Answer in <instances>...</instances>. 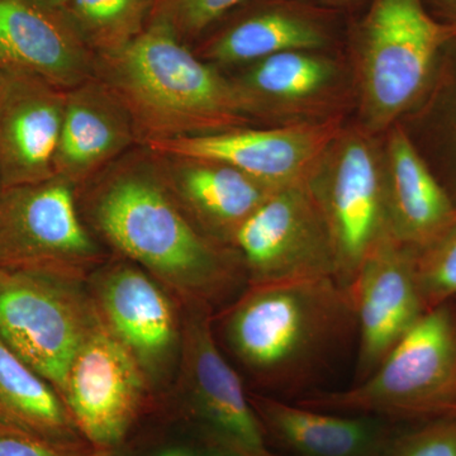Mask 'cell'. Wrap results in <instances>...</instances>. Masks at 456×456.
I'll use <instances>...</instances> for the list:
<instances>
[{
    "instance_id": "7402d4cb",
    "label": "cell",
    "mask_w": 456,
    "mask_h": 456,
    "mask_svg": "<svg viewBox=\"0 0 456 456\" xmlns=\"http://www.w3.org/2000/svg\"><path fill=\"white\" fill-rule=\"evenodd\" d=\"M325 44V32L314 20L290 11H272L232 27L209 53L221 64H241L287 51H312Z\"/></svg>"
},
{
    "instance_id": "1f68e13d",
    "label": "cell",
    "mask_w": 456,
    "mask_h": 456,
    "mask_svg": "<svg viewBox=\"0 0 456 456\" xmlns=\"http://www.w3.org/2000/svg\"><path fill=\"white\" fill-rule=\"evenodd\" d=\"M35 2L41 3V4L47 5V7H57V5L64 4L66 0H35Z\"/></svg>"
},
{
    "instance_id": "7a4b0ae2",
    "label": "cell",
    "mask_w": 456,
    "mask_h": 456,
    "mask_svg": "<svg viewBox=\"0 0 456 456\" xmlns=\"http://www.w3.org/2000/svg\"><path fill=\"white\" fill-rule=\"evenodd\" d=\"M222 314L227 349L283 397L314 383L358 335L349 289L331 277L248 284Z\"/></svg>"
},
{
    "instance_id": "9a60e30c",
    "label": "cell",
    "mask_w": 456,
    "mask_h": 456,
    "mask_svg": "<svg viewBox=\"0 0 456 456\" xmlns=\"http://www.w3.org/2000/svg\"><path fill=\"white\" fill-rule=\"evenodd\" d=\"M65 90L35 75L0 69V179L3 189L56 176Z\"/></svg>"
},
{
    "instance_id": "5b68a950",
    "label": "cell",
    "mask_w": 456,
    "mask_h": 456,
    "mask_svg": "<svg viewBox=\"0 0 456 456\" xmlns=\"http://www.w3.org/2000/svg\"><path fill=\"white\" fill-rule=\"evenodd\" d=\"M455 38L456 26L432 16L425 0H373L359 32L362 112L371 128L416 110Z\"/></svg>"
},
{
    "instance_id": "5bb4252c",
    "label": "cell",
    "mask_w": 456,
    "mask_h": 456,
    "mask_svg": "<svg viewBox=\"0 0 456 456\" xmlns=\"http://www.w3.org/2000/svg\"><path fill=\"white\" fill-rule=\"evenodd\" d=\"M349 292L358 323L359 383L428 312L417 281L415 250L386 233L362 260Z\"/></svg>"
},
{
    "instance_id": "d4e9b609",
    "label": "cell",
    "mask_w": 456,
    "mask_h": 456,
    "mask_svg": "<svg viewBox=\"0 0 456 456\" xmlns=\"http://www.w3.org/2000/svg\"><path fill=\"white\" fill-rule=\"evenodd\" d=\"M415 265L428 311L456 299V224L434 244L415 251Z\"/></svg>"
},
{
    "instance_id": "83f0119b",
    "label": "cell",
    "mask_w": 456,
    "mask_h": 456,
    "mask_svg": "<svg viewBox=\"0 0 456 456\" xmlns=\"http://www.w3.org/2000/svg\"><path fill=\"white\" fill-rule=\"evenodd\" d=\"M242 0H169L176 25L184 31H202Z\"/></svg>"
},
{
    "instance_id": "4316f807",
    "label": "cell",
    "mask_w": 456,
    "mask_h": 456,
    "mask_svg": "<svg viewBox=\"0 0 456 456\" xmlns=\"http://www.w3.org/2000/svg\"><path fill=\"white\" fill-rule=\"evenodd\" d=\"M113 452L86 448H69L36 439L20 432L0 428V456H108Z\"/></svg>"
},
{
    "instance_id": "cb8c5ba5",
    "label": "cell",
    "mask_w": 456,
    "mask_h": 456,
    "mask_svg": "<svg viewBox=\"0 0 456 456\" xmlns=\"http://www.w3.org/2000/svg\"><path fill=\"white\" fill-rule=\"evenodd\" d=\"M430 126L431 165L456 203V38L444 53L421 103Z\"/></svg>"
},
{
    "instance_id": "3957f363",
    "label": "cell",
    "mask_w": 456,
    "mask_h": 456,
    "mask_svg": "<svg viewBox=\"0 0 456 456\" xmlns=\"http://www.w3.org/2000/svg\"><path fill=\"white\" fill-rule=\"evenodd\" d=\"M102 83L146 143L235 130L259 104L185 49L171 29L154 28L107 56Z\"/></svg>"
},
{
    "instance_id": "4fadbf2b",
    "label": "cell",
    "mask_w": 456,
    "mask_h": 456,
    "mask_svg": "<svg viewBox=\"0 0 456 456\" xmlns=\"http://www.w3.org/2000/svg\"><path fill=\"white\" fill-rule=\"evenodd\" d=\"M90 294L110 331L130 351L150 386H161L179 368L183 314L167 288L131 263L95 273Z\"/></svg>"
},
{
    "instance_id": "9c48e42d",
    "label": "cell",
    "mask_w": 456,
    "mask_h": 456,
    "mask_svg": "<svg viewBox=\"0 0 456 456\" xmlns=\"http://www.w3.org/2000/svg\"><path fill=\"white\" fill-rule=\"evenodd\" d=\"M231 246L248 284L335 279L331 237L310 182L275 191L237 228Z\"/></svg>"
},
{
    "instance_id": "ba28073f",
    "label": "cell",
    "mask_w": 456,
    "mask_h": 456,
    "mask_svg": "<svg viewBox=\"0 0 456 456\" xmlns=\"http://www.w3.org/2000/svg\"><path fill=\"white\" fill-rule=\"evenodd\" d=\"M74 185L53 176L8 188L0 196V269L41 270L83 277L101 259L80 221Z\"/></svg>"
},
{
    "instance_id": "d6a6232c",
    "label": "cell",
    "mask_w": 456,
    "mask_h": 456,
    "mask_svg": "<svg viewBox=\"0 0 456 456\" xmlns=\"http://www.w3.org/2000/svg\"><path fill=\"white\" fill-rule=\"evenodd\" d=\"M221 456H246V455L241 454V452H235V450L227 449V450H224V454H222Z\"/></svg>"
},
{
    "instance_id": "7c38bea8",
    "label": "cell",
    "mask_w": 456,
    "mask_h": 456,
    "mask_svg": "<svg viewBox=\"0 0 456 456\" xmlns=\"http://www.w3.org/2000/svg\"><path fill=\"white\" fill-rule=\"evenodd\" d=\"M340 136V125L331 119L270 130L235 128L154 141L147 146L167 159L228 165L269 187L281 189L310 182Z\"/></svg>"
},
{
    "instance_id": "836d02e7",
    "label": "cell",
    "mask_w": 456,
    "mask_h": 456,
    "mask_svg": "<svg viewBox=\"0 0 456 456\" xmlns=\"http://www.w3.org/2000/svg\"><path fill=\"white\" fill-rule=\"evenodd\" d=\"M108 456H127V455L121 454V452H117V450H116V452H110V455H108Z\"/></svg>"
},
{
    "instance_id": "52a82bcc",
    "label": "cell",
    "mask_w": 456,
    "mask_h": 456,
    "mask_svg": "<svg viewBox=\"0 0 456 456\" xmlns=\"http://www.w3.org/2000/svg\"><path fill=\"white\" fill-rule=\"evenodd\" d=\"M325 160L326 173H314L310 188L331 237L336 281L349 289L369 251L391 232L386 173L373 143L362 134L340 136Z\"/></svg>"
},
{
    "instance_id": "277c9868",
    "label": "cell",
    "mask_w": 456,
    "mask_h": 456,
    "mask_svg": "<svg viewBox=\"0 0 456 456\" xmlns=\"http://www.w3.org/2000/svg\"><path fill=\"white\" fill-rule=\"evenodd\" d=\"M297 403L389 421L455 416L456 299L426 312L362 382L342 391L310 393Z\"/></svg>"
},
{
    "instance_id": "2e32d148",
    "label": "cell",
    "mask_w": 456,
    "mask_h": 456,
    "mask_svg": "<svg viewBox=\"0 0 456 456\" xmlns=\"http://www.w3.org/2000/svg\"><path fill=\"white\" fill-rule=\"evenodd\" d=\"M251 403L265 435L292 456H386L392 421L362 413H336L254 395Z\"/></svg>"
},
{
    "instance_id": "e0dca14e",
    "label": "cell",
    "mask_w": 456,
    "mask_h": 456,
    "mask_svg": "<svg viewBox=\"0 0 456 456\" xmlns=\"http://www.w3.org/2000/svg\"><path fill=\"white\" fill-rule=\"evenodd\" d=\"M386 191L389 231L419 251L456 224V203L412 136L402 126L389 134Z\"/></svg>"
},
{
    "instance_id": "44dd1931",
    "label": "cell",
    "mask_w": 456,
    "mask_h": 456,
    "mask_svg": "<svg viewBox=\"0 0 456 456\" xmlns=\"http://www.w3.org/2000/svg\"><path fill=\"white\" fill-rule=\"evenodd\" d=\"M0 428L69 448L90 446L55 387L23 362L2 336Z\"/></svg>"
},
{
    "instance_id": "30bf717a",
    "label": "cell",
    "mask_w": 456,
    "mask_h": 456,
    "mask_svg": "<svg viewBox=\"0 0 456 456\" xmlns=\"http://www.w3.org/2000/svg\"><path fill=\"white\" fill-rule=\"evenodd\" d=\"M150 387L139 362L99 314L75 354L61 398L90 446L116 452L139 419Z\"/></svg>"
},
{
    "instance_id": "8992f818",
    "label": "cell",
    "mask_w": 456,
    "mask_h": 456,
    "mask_svg": "<svg viewBox=\"0 0 456 456\" xmlns=\"http://www.w3.org/2000/svg\"><path fill=\"white\" fill-rule=\"evenodd\" d=\"M98 317L80 275L0 269V336L60 395Z\"/></svg>"
},
{
    "instance_id": "484cf974",
    "label": "cell",
    "mask_w": 456,
    "mask_h": 456,
    "mask_svg": "<svg viewBox=\"0 0 456 456\" xmlns=\"http://www.w3.org/2000/svg\"><path fill=\"white\" fill-rule=\"evenodd\" d=\"M386 456H456V415L419 421L395 434Z\"/></svg>"
},
{
    "instance_id": "d590c367",
    "label": "cell",
    "mask_w": 456,
    "mask_h": 456,
    "mask_svg": "<svg viewBox=\"0 0 456 456\" xmlns=\"http://www.w3.org/2000/svg\"><path fill=\"white\" fill-rule=\"evenodd\" d=\"M330 2H346V0H330Z\"/></svg>"
},
{
    "instance_id": "603a6c76",
    "label": "cell",
    "mask_w": 456,
    "mask_h": 456,
    "mask_svg": "<svg viewBox=\"0 0 456 456\" xmlns=\"http://www.w3.org/2000/svg\"><path fill=\"white\" fill-rule=\"evenodd\" d=\"M335 69L311 51H287L255 62L240 84L257 102L302 101L314 97L331 83Z\"/></svg>"
},
{
    "instance_id": "ffe728a7",
    "label": "cell",
    "mask_w": 456,
    "mask_h": 456,
    "mask_svg": "<svg viewBox=\"0 0 456 456\" xmlns=\"http://www.w3.org/2000/svg\"><path fill=\"white\" fill-rule=\"evenodd\" d=\"M173 160L178 161L174 194L198 226L224 245H231L237 228L279 191L228 165Z\"/></svg>"
},
{
    "instance_id": "d6986e66",
    "label": "cell",
    "mask_w": 456,
    "mask_h": 456,
    "mask_svg": "<svg viewBox=\"0 0 456 456\" xmlns=\"http://www.w3.org/2000/svg\"><path fill=\"white\" fill-rule=\"evenodd\" d=\"M136 132L130 116L103 83L88 82L66 94L55 159L56 176L86 182L125 151Z\"/></svg>"
},
{
    "instance_id": "6da1fadb",
    "label": "cell",
    "mask_w": 456,
    "mask_h": 456,
    "mask_svg": "<svg viewBox=\"0 0 456 456\" xmlns=\"http://www.w3.org/2000/svg\"><path fill=\"white\" fill-rule=\"evenodd\" d=\"M95 226L119 253L184 303L230 305L248 287L241 257L194 224L173 189L143 169L117 171L93 203Z\"/></svg>"
},
{
    "instance_id": "8fae6325",
    "label": "cell",
    "mask_w": 456,
    "mask_h": 456,
    "mask_svg": "<svg viewBox=\"0 0 456 456\" xmlns=\"http://www.w3.org/2000/svg\"><path fill=\"white\" fill-rule=\"evenodd\" d=\"M213 310L183 305L180 375L189 408L209 436L246 456H275L236 369L213 334Z\"/></svg>"
},
{
    "instance_id": "f546056e",
    "label": "cell",
    "mask_w": 456,
    "mask_h": 456,
    "mask_svg": "<svg viewBox=\"0 0 456 456\" xmlns=\"http://www.w3.org/2000/svg\"><path fill=\"white\" fill-rule=\"evenodd\" d=\"M226 446L215 439L203 444H170L156 450L152 456H221Z\"/></svg>"
},
{
    "instance_id": "ac0fdd59",
    "label": "cell",
    "mask_w": 456,
    "mask_h": 456,
    "mask_svg": "<svg viewBox=\"0 0 456 456\" xmlns=\"http://www.w3.org/2000/svg\"><path fill=\"white\" fill-rule=\"evenodd\" d=\"M50 8L35 0H0V69L69 92L88 82L93 68Z\"/></svg>"
},
{
    "instance_id": "4dcf8cb0",
    "label": "cell",
    "mask_w": 456,
    "mask_h": 456,
    "mask_svg": "<svg viewBox=\"0 0 456 456\" xmlns=\"http://www.w3.org/2000/svg\"><path fill=\"white\" fill-rule=\"evenodd\" d=\"M425 4L441 22L456 26V0H425Z\"/></svg>"
},
{
    "instance_id": "f1b7e54d",
    "label": "cell",
    "mask_w": 456,
    "mask_h": 456,
    "mask_svg": "<svg viewBox=\"0 0 456 456\" xmlns=\"http://www.w3.org/2000/svg\"><path fill=\"white\" fill-rule=\"evenodd\" d=\"M84 20L98 28H110L130 13L134 0H75Z\"/></svg>"
},
{
    "instance_id": "e575fe53",
    "label": "cell",
    "mask_w": 456,
    "mask_h": 456,
    "mask_svg": "<svg viewBox=\"0 0 456 456\" xmlns=\"http://www.w3.org/2000/svg\"><path fill=\"white\" fill-rule=\"evenodd\" d=\"M3 191H4V189H3L2 179H0V196H2Z\"/></svg>"
}]
</instances>
